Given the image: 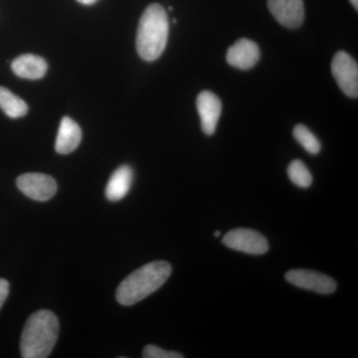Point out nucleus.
<instances>
[{
	"label": "nucleus",
	"mask_w": 358,
	"mask_h": 358,
	"mask_svg": "<svg viewBox=\"0 0 358 358\" xmlns=\"http://www.w3.org/2000/svg\"><path fill=\"white\" fill-rule=\"evenodd\" d=\"M171 264L155 261L143 266L129 274L117 287L115 298L122 306H133L143 301L169 280L171 275Z\"/></svg>",
	"instance_id": "nucleus-1"
},
{
	"label": "nucleus",
	"mask_w": 358,
	"mask_h": 358,
	"mask_svg": "<svg viewBox=\"0 0 358 358\" xmlns=\"http://www.w3.org/2000/svg\"><path fill=\"white\" fill-rule=\"evenodd\" d=\"M59 322L50 310L32 313L26 322L20 341L23 358L48 357L57 343Z\"/></svg>",
	"instance_id": "nucleus-2"
},
{
	"label": "nucleus",
	"mask_w": 358,
	"mask_h": 358,
	"mask_svg": "<svg viewBox=\"0 0 358 358\" xmlns=\"http://www.w3.org/2000/svg\"><path fill=\"white\" fill-rule=\"evenodd\" d=\"M169 21L159 4H150L141 15L136 34V50L148 62L157 60L164 53L169 39Z\"/></svg>",
	"instance_id": "nucleus-3"
},
{
	"label": "nucleus",
	"mask_w": 358,
	"mask_h": 358,
	"mask_svg": "<svg viewBox=\"0 0 358 358\" xmlns=\"http://www.w3.org/2000/svg\"><path fill=\"white\" fill-rule=\"evenodd\" d=\"M331 72L339 88L350 98L358 96V66L355 60L345 51H338L331 62Z\"/></svg>",
	"instance_id": "nucleus-4"
},
{
	"label": "nucleus",
	"mask_w": 358,
	"mask_h": 358,
	"mask_svg": "<svg viewBox=\"0 0 358 358\" xmlns=\"http://www.w3.org/2000/svg\"><path fill=\"white\" fill-rule=\"evenodd\" d=\"M223 244L235 251L250 255H263L268 250V240L255 230L237 228L229 231L224 236Z\"/></svg>",
	"instance_id": "nucleus-5"
},
{
	"label": "nucleus",
	"mask_w": 358,
	"mask_h": 358,
	"mask_svg": "<svg viewBox=\"0 0 358 358\" xmlns=\"http://www.w3.org/2000/svg\"><path fill=\"white\" fill-rule=\"evenodd\" d=\"M18 189L35 201H48L57 192V182L43 173H25L16 180Z\"/></svg>",
	"instance_id": "nucleus-6"
},
{
	"label": "nucleus",
	"mask_w": 358,
	"mask_h": 358,
	"mask_svg": "<svg viewBox=\"0 0 358 358\" xmlns=\"http://www.w3.org/2000/svg\"><path fill=\"white\" fill-rule=\"evenodd\" d=\"M285 279L298 288L322 294H333L338 287L333 278L315 271L301 270V268L291 270L286 273Z\"/></svg>",
	"instance_id": "nucleus-7"
},
{
	"label": "nucleus",
	"mask_w": 358,
	"mask_h": 358,
	"mask_svg": "<svg viewBox=\"0 0 358 358\" xmlns=\"http://www.w3.org/2000/svg\"><path fill=\"white\" fill-rule=\"evenodd\" d=\"M268 7L275 20L285 27H300L305 20L303 0H268Z\"/></svg>",
	"instance_id": "nucleus-8"
},
{
	"label": "nucleus",
	"mask_w": 358,
	"mask_h": 358,
	"mask_svg": "<svg viewBox=\"0 0 358 358\" xmlns=\"http://www.w3.org/2000/svg\"><path fill=\"white\" fill-rule=\"evenodd\" d=\"M197 110L201 120L202 131L207 136L215 133L219 119H220L221 101L215 94L203 91L199 94L196 100Z\"/></svg>",
	"instance_id": "nucleus-9"
},
{
	"label": "nucleus",
	"mask_w": 358,
	"mask_h": 358,
	"mask_svg": "<svg viewBox=\"0 0 358 358\" xmlns=\"http://www.w3.org/2000/svg\"><path fill=\"white\" fill-rule=\"evenodd\" d=\"M260 49L252 40L242 38L228 49L226 60L233 67L240 70H249L258 63Z\"/></svg>",
	"instance_id": "nucleus-10"
},
{
	"label": "nucleus",
	"mask_w": 358,
	"mask_h": 358,
	"mask_svg": "<svg viewBox=\"0 0 358 358\" xmlns=\"http://www.w3.org/2000/svg\"><path fill=\"white\" fill-rule=\"evenodd\" d=\"M81 141L82 131L79 124L69 117H63L56 138V152L60 155H69L79 147Z\"/></svg>",
	"instance_id": "nucleus-11"
},
{
	"label": "nucleus",
	"mask_w": 358,
	"mask_h": 358,
	"mask_svg": "<svg viewBox=\"0 0 358 358\" xmlns=\"http://www.w3.org/2000/svg\"><path fill=\"white\" fill-rule=\"evenodd\" d=\"M133 180L134 171L131 166H122L115 169L106 186L107 199L115 202L124 199L131 190Z\"/></svg>",
	"instance_id": "nucleus-12"
},
{
	"label": "nucleus",
	"mask_w": 358,
	"mask_h": 358,
	"mask_svg": "<svg viewBox=\"0 0 358 358\" xmlns=\"http://www.w3.org/2000/svg\"><path fill=\"white\" fill-rule=\"evenodd\" d=\"M11 69L16 76L23 79L38 80L46 74L48 64L43 58L33 54H24L14 59Z\"/></svg>",
	"instance_id": "nucleus-13"
},
{
	"label": "nucleus",
	"mask_w": 358,
	"mask_h": 358,
	"mask_svg": "<svg viewBox=\"0 0 358 358\" xmlns=\"http://www.w3.org/2000/svg\"><path fill=\"white\" fill-rule=\"evenodd\" d=\"M0 109L11 119L24 117L28 113L27 103L4 87H0Z\"/></svg>",
	"instance_id": "nucleus-14"
},
{
	"label": "nucleus",
	"mask_w": 358,
	"mask_h": 358,
	"mask_svg": "<svg viewBox=\"0 0 358 358\" xmlns=\"http://www.w3.org/2000/svg\"><path fill=\"white\" fill-rule=\"evenodd\" d=\"M293 134L294 140L298 141L301 147L307 150L308 154H319L322 145H320L317 136L307 127L303 126V124H298V126L294 127Z\"/></svg>",
	"instance_id": "nucleus-15"
},
{
	"label": "nucleus",
	"mask_w": 358,
	"mask_h": 358,
	"mask_svg": "<svg viewBox=\"0 0 358 358\" xmlns=\"http://www.w3.org/2000/svg\"><path fill=\"white\" fill-rule=\"evenodd\" d=\"M288 176L292 182L299 187L308 188L312 185L313 176L301 160H294L288 167Z\"/></svg>",
	"instance_id": "nucleus-16"
},
{
	"label": "nucleus",
	"mask_w": 358,
	"mask_h": 358,
	"mask_svg": "<svg viewBox=\"0 0 358 358\" xmlns=\"http://www.w3.org/2000/svg\"><path fill=\"white\" fill-rule=\"evenodd\" d=\"M143 357L145 358H182L181 353L176 352H169L162 350L159 346L150 345L143 348Z\"/></svg>",
	"instance_id": "nucleus-17"
},
{
	"label": "nucleus",
	"mask_w": 358,
	"mask_h": 358,
	"mask_svg": "<svg viewBox=\"0 0 358 358\" xmlns=\"http://www.w3.org/2000/svg\"><path fill=\"white\" fill-rule=\"evenodd\" d=\"M9 294V282L4 279H0V310L6 303L7 296Z\"/></svg>",
	"instance_id": "nucleus-18"
},
{
	"label": "nucleus",
	"mask_w": 358,
	"mask_h": 358,
	"mask_svg": "<svg viewBox=\"0 0 358 358\" xmlns=\"http://www.w3.org/2000/svg\"><path fill=\"white\" fill-rule=\"evenodd\" d=\"M77 1L84 4V6H92V4L96 3L98 0H77Z\"/></svg>",
	"instance_id": "nucleus-19"
},
{
	"label": "nucleus",
	"mask_w": 358,
	"mask_h": 358,
	"mask_svg": "<svg viewBox=\"0 0 358 358\" xmlns=\"http://www.w3.org/2000/svg\"><path fill=\"white\" fill-rule=\"evenodd\" d=\"M350 2H352V4L353 7H355V9H358V0H350Z\"/></svg>",
	"instance_id": "nucleus-20"
},
{
	"label": "nucleus",
	"mask_w": 358,
	"mask_h": 358,
	"mask_svg": "<svg viewBox=\"0 0 358 358\" xmlns=\"http://www.w3.org/2000/svg\"><path fill=\"white\" fill-rule=\"evenodd\" d=\"M220 235H221L220 231H216V232L214 233V236H215V237H219V236H220Z\"/></svg>",
	"instance_id": "nucleus-21"
}]
</instances>
